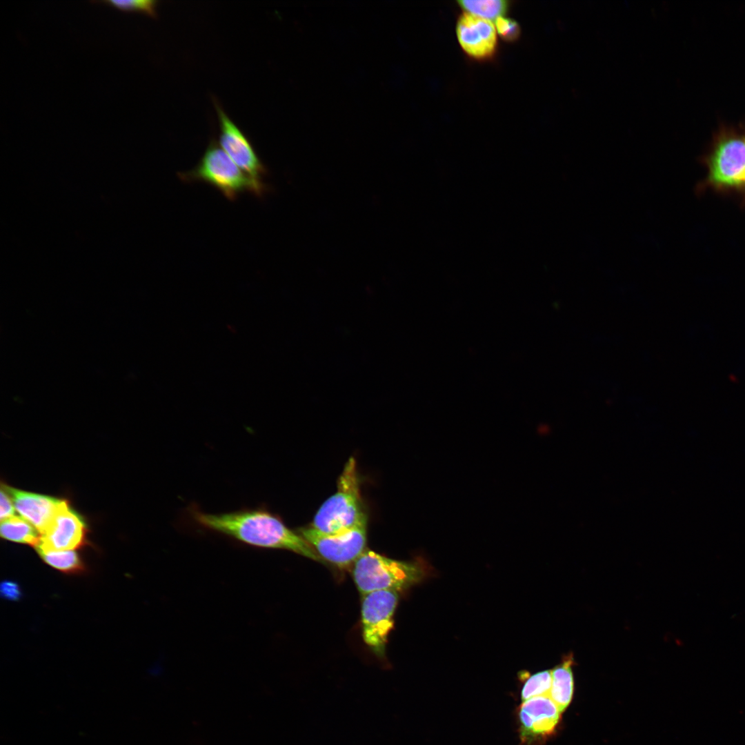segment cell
<instances>
[{"label":"cell","instance_id":"obj_19","mask_svg":"<svg viewBox=\"0 0 745 745\" xmlns=\"http://www.w3.org/2000/svg\"><path fill=\"white\" fill-rule=\"evenodd\" d=\"M495 26L497 34L507 41H513L519 37V26L512 19L500 17L496 19Z\"/></svg>","mask_w":745,"mask_h":745},{"label":"cell","instance_id":"obj_1","mask_svg":"<svg viewBox=\"0 0 745 745\" xmlns=\"http://www.w3.org/2000/svg\"><path fill=\"white\" fill-rule=\"evenodd\" d=\"M190 518L199 527L226 535L249 546L285 549L319 561V556L297 532L289 528L277 515L265 507L210 513L192 504Z\"/></svg>","mask_w":745,"mask_h":745},{"label":"cell","instance_id":"obj_10","mask_svg":"<svg viewBox=\"0 0 745 745\" xmlns=\"http://www.w3.org/2000/svg\"><path fill=\"white\" fill-rule=\"evenodd\" d=\"M86 526L83 518L66 501L41 535L35 548L53 550H73L86 541Z\"/></svg>","mask_w":745,"mask_h":745},{"label":"cell","instance_id":"obj_8","mask_svg":"<svg viewBox=\"0 0 745 745\" xmlns=\"http://www.w3.org/2000/svg\"><path fill=\"white\" fill-rule=\"evenodd\" d=\"M215 105L219 123L220 146L244 172L253 179L263 182L267 170L252 143L222 108L217 102Z\"/></svg>","mask_w":745,"mask_h":745},{"label":"cell","instance_id":"obj_4","mask_svg":"<svg viewBox=\"0 0 745 745\" xmlns=\"http://www.w3.org/2000/svg\"><path fill=\"white\" fill-rule=\"evenodd\" d=\"M367 517L354 457L345 464L337 479V490L317 511L310 526L326 533L346 530Z\"/></svg>","mask_w":745,"mask_h":745},{"label":"cell","instance_id":"obj_22","mask_svg":"<svg viewBox=\"0 0 745 745\" xmlns=\"http://www.w3.org/2000/svg\"><path fill=\"white\" fill-rule=\"evenodd\" d=\"M744 201H745V200H744Z\"/></svg>","mask_w":745,"mask_h":745},{"label":"cell","instance_id":"obj_2","mask_svg":"<svg viewBox=\"0 0 745 745\" xmlns=\"http://www.w3.org/2000/svg\"><path fill=\"white\" fill-rule=\"evenodd\" d=\"M702 161L708 172L701 189L737 192L745 200V126L720 128Z\"/></svg>","mask_w":745,"mask_h":745},{"label":"cell","instance_id":"obj_3","mask_svg":"<svg viewBox=\"0 0 745 745\" xmlns=\"http://www.w3.org/2000/svg\"><path fill=\"white\" fill-rule=\"evenodd\" d=\"M177 175L184 182L206 183L230 201L245 192L261 197L267 188L264 182L253 179L244 172L214 139L193 169Z\"/></svg>","mask_w":745,"mask_h":745},{"label":"cell","instance_id":"obj_21","mask_svg":"<svg viewBox=\"0 0 745 745\" xmlns=\"http://www.w3.org/2000/svg\"><path fill=\"white\" fill-rule=\"evenodd\" d=\"M1 595L10 601H17L21 597V591L19 585L10 580L3 581L0 586Z\"/></svg>","mask_w":745,"mask_h":745},{"label":"cell","instance_id":"obj_13","mask_svg":"<svg viewBox=\"0 0 745 745\" xmlns=\"http://www.w3.org/2000/svg\"><path fill=\"white\" fill-rule=\"evenodd\" d=\"M573 657L568 656L551 670L552 686L549 696L561 712L570 704L573 694Z\"/></svg>","mask_w":745,"mask_h":745},{"label":"cell","instance_id":"obj_5","mask_svg":"<svg viewBox=\"0 0 745 745\" xmlns=\"http://www.w3.org/2000/svg\"><path fill=\"white\" fill-rule=\"evenodd\" d=\"M421 566L365 550L355 562L352 575L360 593L390 590L398 591L417 582L422 577Z\"/></svg>","mask_w":745,"mask_h":745},{"label":"cell","instance_id":"obj_14","mask_svg":"<svg viewBox=\"0 0 745 745\" xmlns=\"http://www.w3.org/2000/svg\"><path fill=\"white\" fill-rule=\"evenodd\" d=\"M0 533L5 539L34 547L41 538L40 533L30 523L16 515L1 521Z\"/></svg>","mask_w":745,"mask_h":745},{"label":"cell","instance_id":"obj_20","mask_svg":"<svg viewBox=\"0 0 745 745\" xmlns=\"http://www.w3.org/2000/svg\"><path fill=\"white\" fill-rule=\"evenodd\" d=\"M0 501L1 521L15 516L14 506L3 484H1Z\"/></svg>","mask_w":745,"mask_h":745},{"label":"cell","instance_id":"obj_17","mask_svg":"<svg viewBox=\"0 0 745 745\" xmlns=\"http://www.w3.org/2000/svg\"><path fill=\"white\" fill-rule=\"evenodd\" d=\"M551 686V670H544L533 675L525 682L522 688V702L537 696L549 695Z\"/></svg>","mask_w":745,"mask_h":745},{"label":"cell","instance_id":"obj_12","mask_svg":"<svg viewBox=\"0 0 745 745\" xmlns=\"http://www.w3.org/2000/svg\"><path fill=\"white\" fill-rule=\"evenodd\" d=\"M15 509L42 535L66 501L44 495L26 492L4 485Z\"/></svg>","mask_w":745,"mask_h":745},{"label":"cell","instance_id":"obj_15","mask_svg":"<svg viewBox=\"0 0 745 745\" xmlns=\"http://www.w3.org/2000/svg\"><path fill=\"white\" fill-rule=\"evenodd\" d=\"M39 556L50 566L68 573L82 571L84 568L79 555L74 550H53L35 548Z\"/></svg>","mask_w":745,"mask_h":745},{"label":"cell","instance_id":"obj_7","mask_svg":"<svg viewBox=\"0 0 745 745\" xmlns=\"http://www.w3.org/2000/svg\"><path fill=\"white\" fill-rule=\"evenodd\" d=\"M398 598L397 591L390 590H377L363 595L361 610L363 639L379 658L385 657Z\"/></svg>","mask_w":745,"mask_h":745},{"label":"cell","instance_id":"obj_6","mask_svg":"<svg viewBox=\"0 0 745 745\" xmlns=\"http://www.w3.org/2000/svg\"><path fill=\"white\" fill-rule=\"evenodd\" d=\"M298 533L327 561L340 567L354 562L365 551L367 517L353 526L334 533H326L312 527H302Z\"/></svg>","mask_w":745,"mask_h":745},{"label":"cell","instance_id":"obj_9","mask_svg":"<svg viewBox=\"0 0 745 745\" xmlns=\"http://www.w3.org/2000/svg\"><path fill=\"white\" fill-rule=\"evenodd\" d=\"M561 713L548 695L523 702L517 712L522 742L532 744L552 734L559 722Z\"/></svg>","mask_w":745,"mask_h":745},{"label":"cell","instance_id":"obj_11","mask_svg":"<svg viewBox=\"0 0 745 745\" xmlns=\"http://www.w3.org/2000/svg\"><path fill=\"white\" fill-rule=\"evenodd\" d=\"M456 33L461 48L473 58H488L496 50L497 32L491 21L465 12L458 19Z\"/></svg>","mask_w":745,"mask_h":745},{"label":"cell","instance_id":"obj_18","mask_svg":"<svg viewBox=\"0 0 745 745\" xmlns=\"http://www.w3.org/2000/svg\"><path fill=\"white\" fill-rule=\"evenodd\" d=\"M93 3H103L116 8L123 12H137L144 13L152 17H157L158 1L154 0H130V1H101Z\"/></svg>","mask_w":745,"mask_h":745},{"label":"cell","instance_id":"obj_16","mask_svg":"<svg viewBox=\"0 0 745 745\" xmlns=\"http://www.w3.org/2000/svg\"><path fill=\"white\" fill-rule=\"evenodd\" d=\"M458 3L466 13L489 21L503 17L508 7V3L501 0H462Z\"/></svg>","mask_w":745,"mask_h":745}]
</instances>
